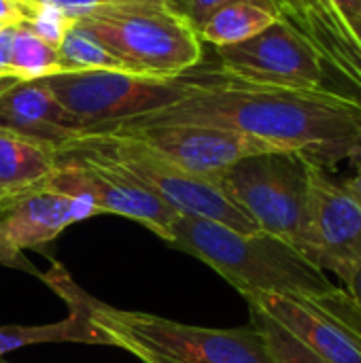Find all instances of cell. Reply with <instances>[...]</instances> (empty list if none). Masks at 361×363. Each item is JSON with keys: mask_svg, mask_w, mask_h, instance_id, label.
<instances>
[{"mask_svg": "<svg viewBox=\"0 0 361 363\" xmlns=\"http://www.w3.org/2000/svg\"><path fill=\"white\" fill-rule=\"evenodd\" d=\"M79 23L136 74L174 79L202 60V38L172 11L83 17Z\"/></svg>", "mask_w": 361, "mask_h": 363, "instance_id": "cell-7", "label": "cell"}, {"mask_svg": "<svg viewBox=\"0 0 361 363\" xmlns=\"http://www.w3.org/2000/svg\"><path fill=\"white\" fill-rule=\"evenodd\" d=\"M249 313H251V323L266 336V342L277 363H326L260 308L249 306Z\"/></svg>", "mask_w": 361, "mask_h": 363, "instance_id": "cell-21", "label": "cell"}, {"mask_svg": "<svg viewBox=\"0 0 361 363\" xmlns=\"http://www.w3.org/2000/svg\"><path fill=\"white\" fill-rule=\"evenodd\" d=\"M168 245L211 266L240 296L319 298L336 289L319 266L285 240L262 230L245 234L217 221L179 213Z\"/></svg>", "mask_w": 361, "mask_h": 363, "instance_id": "cell-3", "label": "cell"}, {"mask_svg": "<svg viewBox=\"0 0 361 363\" xmlns=\"http://www.w3.org/2000/svg\"><path fill=\"white\" fill-rule=\"evenodd\" d=\"M349 162L353 164V177H349V179H345V181H340L343 183V187L357 200L361 204V147L349 157Z\"/></svg>", "mask_w": 361, "mask_h": 363, "instance_id": "cell-30", "label": "cell"}, {"mask_svg": "<svg viewBox=\"0 0 361 363\" xmlns=\"http://www.w3.org/2000/svg\"><path fill=\"white\" fill-rule=\"evenodd\" d=\"M47 342H77V345H100L109 347L106 336L96 330L89 319L74 306H68V317L47 325H2L0 328V357L30 347Z\"/></svg>", "mask_w": 361, "mask_h": 363, "instance_id": "cell-17", "label": "cell"}, {"mask_svg": "<svg viewBox=\"0 0 361 363\" xmlns=\"http://www.w3.org/2000/svg\"><path fill=\"white\" fill-rule=\"evenodd\" d=\"M57 149L0 130V198L30 189L55 170Z\"/></svg>", "mask_w": 361, "mask_h": 363, "instance_id": "cell-16", "label": "cell"}, {"mask_svg": "<svg viewBox=\"0 0 361 363\" xmlns=\"http://www.w3.org/2000/svg\"><path fill=\"white\" fill-rule=\"evenodd\" d=\"M0 266H6V268H15V270H26V272H30V274H36V277H40L38 274V270L23 257V253L21 251H17V249H13L2 236H0Z\"/></svg>", "mask_w": 361, "mask_h": 363, "instance_id": "cell-28", "label": "cell"}, {"mask_svg": "<svg viewBox=\"0 0 361 363\" xmlns=\"http://www.w3.org/2000/svg\"><path fill=\"white\" fill-rule=\"evenodd\" d=\"M279 19V15L266 6L236 0L230 4H223L217 9L206 23L200 28L198 36L215 47L236 45L243 43L260 32H264L268 26H272Z\"/></svg>", "mask_w": 361, "mask_h": 363, "instance_id": "cell-18", "label": "cell"}, {"mask_svg": "<svg viewBox=\"0 0 361 363\" xmlns=\"http://www.w3.org/2000/svg\"><path fill=\"white\" fill-rule=\"evenodd\" d=\"M115 130L140 140L181 170L209 181H219L232 166H236L245 157L281 151L260 138L211 125L157 123L123 125Z\"/></svg>", "mask_w": 361, "mask_h": 363, "instance_id": "cell-11", "label": "cell"}, {"mask_svg": "<svg viewBox=\"0 0 361 363\" xmlns=\"http://www.w3.org/2000/svg\"><path fill=\"white\" fill-rule=\"evenodd\" d=\"M215 53L219 72L245 83L338 94L321 55L283 19L243 43L217 47Z\"/></svg>", "mask_w": 361, "mask_h": 363, "instance_id": "cell-8", "label": "cell"}, {"mask_svg": "<svg viewBox=\"0 0 361 363\" xmlns=\"http://www.w3.org/2000/svg\"><path fill=\"white\" fill-rule=\"evenodd\" d=\"M57 49L38 38L23 21L15 23L13 34V74L19 81H40L60 72Z\"/></svg>", "mask_w": 361, "mask_h": 363, "instance_id": "cell-20", "label": "cell"}, {"mask_svg": "<svg viewBox=\"0 0 361 363\" xmlns=\"http://www.w3.org/2000/svg\"><path fill=\"white\" fill-rule=\"evenodd\" d=\"M326 363H361V315L343 287L328 296H243Z\"/></svg>", "mask_w": 361, "mask_h": 363, "instance_id": "cell-9", "label": "cell"}, {"mask_svg": "<svg viewBox=\"0 0 361 363\" xmlns=\"http://www.w3.org/2000/svg\"><path fill=\"white\" fill-rule=\"evenodd\" d=\"M96 215L100 213L89 200L64 194L45 179L30 189L0 198V236L17 251L43 249L72 223Z\"/></svg>", "mask_w": 361, "mask_h": 363, "instance_id": "cell-13", "label": "cell"}, {"mask_svg": "<svg viewBox=\"0 0 361 363\" xmlns=\"http://www.w3.org/2000/svg\"><path fill=\"white\" fill-rule=\"evenodd\" d=\"M279 19L304 36L326 62L340 96L361 104V45L332 0H270Z\"/></svg>", "mask_w": 361, "mask_h": 363, "instance_id": "cell-12", "label": "cell"}, {"mask_svg": "<svg viewBox=\"0 0 361 363\" xmlns=\"http://www.w3.org/2000/svg\"><path fill=\"white\" fill-rule=\"evenodd\" d=\"M40 279L100 330L109 347L128 351L143 363H277L266 336L251 323L238 330L196 328L149 313L123 311L83 291L53 264Z\"/></svg>", "mask_w": 361, "mask_h": 363, "instance_id": "cell-2", "label": "cell"}, {"mask_svg": "<svg viewBox=\"0 0 361 363\" xmlns=\"http://www.w3.org/2000/svg\"><path fill=\"white\" fill-rule=\"evenodd\" d=\"M181 77L185 94L179 102L123 125L194 123L234 130L300 153L330 172L361 147V104L340 94L253 85L221 72Z\"/></svg>", "mask_w": 361, "mask_h": 363, "instance_id": "cell-1", "label": "cell"}, {"mask_svg": "<svg viewBox=\"0 0 361 363\" xmlns=\"http://www.w3.org/2000/svg\"><path fill=\"white\" fill-rule=\"evenodd\" d=\"M60 149L85 153L119 170L181 215L217 221L245 234L257 232L253 219L226 194L219 181H209L181 170L123 132L109 130L83 134Z\"/></svg>", "mask_w": 361, "mask_h": 363, "instance_id": "cell-4", "label": "cell"}, {"mask_svg": "<svg viewBox=\"0 0 361 363\" xmlns=\"http://www.w3.org/2000/svg\"><path fill=\"white\" fill-rule=\"evenodd\" d=\"M55 100L91 132H109L160 113L185 94L183 77L160 79L126 70H74L40 79Z\"/></svg>", "mask_w": 361, "mask_h": 363, "instance_id": "cell-6", "label": "cell"}, {"mask_svg": "<svg viewBox=\"0 0 361 363\" xmlns=\"http://www.w3.org/2000/svg\"><path fill=\"white\" fill-rule=\"evenodd\" d=\"M47 183L64 194L89 200L100 215L111 213L132 219L170 242L179 213L119 170L85 153L57 149V164Z\"/></svg>", "mask_w": 361, "mask_h": 363, "instance_id": "cell-10", "label": "cell"}, {"mask_svg": "<svg viewBox=\"0 0 361 363\" xmlns=\"http://www.w3.org/2000/svg\"><path fill=\"white\" fill-rule=\"evenodd\" d=\"M334 274L343 283V291L349 296L353 306L360 311L361 315V262L357 264H343L334 268Z\"/></svg>", "mask_w": 361, "mask_h": 363, "instance_id": "cell-25", "label": "cell"}, {"mask_svg": "<svg viewBox=\"0 0 361 363\" xmlns=\"http://www.w3.org/2000/svg\"><path fill=\"white\" fill-rule=\"evenodd\" d=\"M32 2L55 4L77 21L83 17H109V15H126V13H143V11H172L168 0H32Z\"/></svg>", "mask_w": 361, "mask_h": 363, "instance_id": "cell-22", "label": "cell"}, {"mask_svg": "<svg viewBox=\"0 0 361 363\" xmlns=\"http://www.w3.org/2000/svg\"><path fill=\"white\" fill-rule=\"evenodd\" d=\"M23 4H26V19H23V23L38 38H43L47 45H51L55 49L64 40L66 32L77 23L74 17H70L64 9H60L55 4L32 2V0H23Z\"/></svg>", "mask_w": 361, "mask_h": 363, "instance_id": "cell-23", "label": "cell"}, {"mask_svg": "<svg viewBox=\"0 0 361 363\" xmlns=\"http://www.w3.org/2000/svg\"><path fill=\"white\" fill-rule=\"evenodd\" d=\"M60 72L74 70H126V64L117 60L89 30H85L79 21L66 32L64 40L57 47Z\"/></svg>", "mask_w": 361, "mask_h": 363, "instance_id": "cell-19", "label": "cell"}, {"mask_svg": "<svg viewBox=\"0 0 361 363\" xmlns=\"http://www.w3.org/2000/svg\"><path fill=\"white\" fill-rule=\"evenodd\" d=\"M219 183L257 230L285 240L315 264L306 157L289 151L251 155L232 166Z\"/></svg>", "mask_w": 361, "mask_h": 363, "instance_id": "cell-5", "label": "cell"}, {"mask_svg": "<svg viewBox=\"0 0 361 363\" xmlns=\"http://www.w3.org/2000/svg\"><path fill=\"white\" fill-rule=\"evenodd\" d=\"M4 26H6V23H0V30H2V28H4Z\"/></svg>", "mask_w": 361, "mask_h": 363, "instance_id": "cell-32", "label": "cell"}, {"mask_svg": "<svg viewBox=\"0 0 361 363\" xmlns=\"http://www.w3.org/2000/svg\"><path fill=\"white\" fill-rule=\"evenodd\" d=\"M9 81H11V79H0V87H4V85H6Z\"/></svg>", "mask_w": 361, "mask_h": 363, "instance_id": "cell-31", "label": "cell"}, {"mask_svg": "<svg viewBox=\"0 0 361 363\" xmlns=\"http://www.w3.org/2000/svg\"><path fill=\"white\" fill-rule=\"evenodd\" d=\"M340 17L353 32L355 40L361 45V0H332Z\"/></svg>", "mask_w": 361, "mask_h": 363, "instance_id": "cell-27", "label": "cell"}, {"mask_svg": "<svg viewBox=\"0 0 361 363\" xmlns=\"http://www.w3.org/2000/svg\"><path fill=\"white\" fill-rule=\"evenodd\" d=\"M13 34L15 23L0 30V79H15L13 74Z\"/></svg>", "mask_w": 361, "mask_h": 363, "instance_id": "cell-26", "label": "cell"}, {"mask_svg": "<svg viewBox=\"0 0 361 363\" xmlns=\"http://www.w3.org/2000/svg\"><path fill=\"white\" fill-rule=\"evenodd\" d=\"M26 19L23 0H0V23L13 26Z\"/></svg>", "mask_w": 361, "mask_h": 363, "instance_id": "cell-29", "label": "cell"}, {"mask_svg": "<svg viewBox=\"0 0 361 363\" xmlns=\"http://www.w3.org/2000/svg\"><path fill=\"white\" fill-rule=\"evenodd\" d=\"M0 130L45 143L53 149L89 134V128L70 115L43 81L11 79L0 87Z\"/></svg>", "mask_w": 361, "mask_h": 363, "instance_id": "cell-15", "label": "cell"}, {"mask_svg": "<svg viewBox=\"0 0 361 363\" xmlns=\"http://www.w3.org/2000/svg\"><path fill=\"white\" fill-rule=\"evenodd\" d=\"M230 2H236V0H168L170 9L183 19L187 21L196 32H200V28L206 23V19L217 11L221 9L223 4H230ZM245 2H253V4H260V6H266L270 11H274L272 2L270 0H245ZM277 13V11H274Z\"/></svg>", "mask_w": 361, "mask_h": 363, "instance_id": "cell-24", "label": "cell"}, {"mask_svg": "<svg viewBox=\"0 0 361 363\" xmlns=\"http://www.w3.org/2000/svg\"><path fill=\"white\" fill-rule=\"evenodd\" d=\"M309 208L315 264L323 272H334L343 264L361 262V204L330 170L313 162H309Z\"/></svg>", "mask_w": 361, "mask_h": 363, "instance_id": "cell-14", "label": "cell"}]
</instances>
